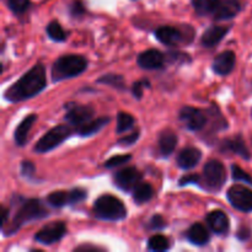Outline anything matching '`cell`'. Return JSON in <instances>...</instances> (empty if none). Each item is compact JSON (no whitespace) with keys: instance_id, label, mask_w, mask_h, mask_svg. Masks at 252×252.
<instances>
[{"instance_id":"6da1fadb","label":"cell","mask_w":252,"mask_h":252,"mask_svg":"<svg viewBox=\"0 0 252 252\" xmlns=\"http://www.w3.org/2000/svg\"><path fill=\"white\" fill-rule=\"evenodd\" d=\"M46 69L42 64H36L22 78L12 84L5 91L4 96L10 102H20V101L33 97L37 94L41 93L46 88Z\"/></svg>"},{"instance_id":"7a4b0ae2","label":"cell","mask_w":252,"mask_h":252,"mask_svg":"<svg viewBox=\"0 0 252 252\" xmlns=\"http://www.w3.org/2000/svg\"><path fill=\"white\" fill-rule=\"evenodd\" d=\"M88 68L85 57L78 54H66L54 62L52 66V80L62 81L69 78H75Z\"/></svg>"},{"instance_id":"3957f363","label":"cell","mask_w":252,"mask_h":252,"mask_svg":"<svg viewBox=\"0 0 252 252\" xmlns=\"http://www.w3.org/2000/svg\"><path fill=\"white\" fill-rule=\"evenodd\" d=\"M94 214L102 220L118 221L127 217V209L122 201L110 194H103L95 201Z\"/></svg>"},{"instance_id":"277c9868","label":"cell","mask_w":252,"mask_h":252,"mask_svg":"<svg viewBox=\"0 0 252 252\" xmlns=\"http://www.w3.org/2000/svg\"><path fill=\"white\" fill-rule=\"evenodd\" d=\"M48 216V212L44 208L41 201L38 199H27V201L22 202L20 206L19 211H17L16 216L14 217V220L9 226V233L14 234L22 224L29 223V221L39 220Z\"/></svg>"},{"instance_id":"5b68a950","label":"cell","mask_w":252,"mask_h":252,"mask_svg":"<svg viewBox=\"0 0 252 252\" xmlns=\"http://www.w3.org/2000/svg\"><path fill=\"white\" fill-rule=\"evenodd\" d=\"M73 134V129L66 125L56 126L51 130L46 133L41 139L34 145V152L38 154H44L47 152L56 149L57 147L65 142L70 135Z\"/></svg>"},{"instance_id":"8992f818","label":"cell","mask_w":252,"mask_h":252,"mask_svg":"<svg viewBox=\"0 0 252 252\" xmlns=\"http://www.w3.org/2000/svg\"><path fill=\"white\" fill-rule=\"evenodd\" d=\"M203 179L209 191H219L225 184L226 171L224 165L218 160H209L203 169Z\"/></svg>"},{"instance_id":"52a82bcc","label":"cell","mask_w":252,"mask_h":252,"mask_svg":"<svg viewBox=\"0 0 252 252\" xmlns=\"http://www.w3.org/2000/svg\"><path fill=\"white\" fill-rule=\"evenodd\" d=\"M228 199L231 206L244 213L252 212V191L248 187L235 185L228 191Z\"/></svg>"},{"instance_id":"ba28073f","label":"cell","mask_w":252,"mask_h":252,"mask_svg":"<svg viewBox=\"0 0 252 252\" xmlns=\"http://www.w3.org/2000/svg\"><path fill=\"white\" fill-rule=\"evenodd\" d=\"M65 233L66 226L63 221H53L37 231V234L34 235V240L43 245H51V244L62 240Z\"/></svg>"},{"instance_id":"9c48e42d","label":"cell","mask_w":252,"mask_h":252,"mask_svg":"<svg viewBox=\"0 0 252 252\" xmlns=\"http://www.w3.org/2000/svg\"><path fill=\"white\" fill-rule=\"evenodd\" d=\"M142 179V172L135 167H125V169L116 172L115 177H113L116 186L126 192L134 189L140 184Z\"/></svg>"},{"instance_id":"30bf717a","label":"cell","mask_w":252,"mask_h":252,"mask_svg":"<svg viewBox=\"0 0 252 252\" xmlns=\"http://www.w3.org/2000/svg\"><path fill=\"white\" fill-rule=\"evenodd\" d=\"M180 120L189 130H199L207 125V117L204 112L189 106H186L180 111Z\"/></svg>"},{"instance_id":"8fae6325","label":"cell","mask_w":252,"mask_h":252,"mask_svg":"<svg viewBox=\"0 0 252 252\" xmlns=\"http://www.w3.org/2000/svg\"><path fill=\"white\" fill-rule=\"evenodd\" d=\"M94 116V110L90 106L73 105L68 106V112L65 113V120L71 126H83L88 123Z\"/></svg>"},{"instance_id":"7c38bea8","label":"cell","mask_w":252,"mask_h":252,"mask_svg":"<svg viewBox=\"0 0 252 252\" xmlns=\"http://www.w3.org/2000/svg\"><path fill=\"white\" fill-rule=\"evenodd\" d=\"M164 54L158 49H148V51L140 53L138 57V65L143 69H148V70L161 68L164 65Z\"/></svg>"},{"instance_id":"4fadbf2b","label":"cell","mask_w":252,"mask_h":252,"mask_svg":"<svg viewBox=\"0 0 252 252\" xmlns=\"http://www.w3.org/2000/svg\"><path fill=\"white\" fill-rule=\"evenodd\" d=\"M235 66V54L233 51H225L216 57L213 62V70L218 75H228Z\"/></svg>"},{"instance_id":"5bb4252c","label":"cell","mask_w":252,"mask_h":252,"mask_svg":"<svg viewBox=\"0 0 252 252\" xmlns=\"http://www.w3.org/2000/svg\"><path fill=\"white\" fill-rule=\"evenodd\" d=\"M240 10V0H220L213 15L217 20H228L235 17Z\"/></svg>"},{"instance_id":"9a60e30c","label":"cell","mask_w":252,"mask_h":252,"mask_svg":"<svg viewBox=\"0 0 252 252\" xmlns=\"http://www.w3.org/2000/svg\"><path fill=\"white\" fill-rule=\"evenodd\" d=\"M207 223H208L209 228L218 235H223V234L228 233L229 226V218L223 211H213L207 216Z\"/></svg>"},{"instance_id":"2e32d148","label":"cell","mask_w":252,"mask_h":252,"mask_svg":"<svg viewBox=\"0 0 252 252\" xmlns=\"http://www.w3.org/2000/svg\"><path fill=\"white\" fill-rule=\"evenodd\" d=\"M202 153L197 148H185L180 152L177 157V165L184 170L193 169L199 161H201Z\"/></svg>"},{"instance_id":"e0dca14e","label":"cell","mask_w":252,"mask_h":252,"mask_svg":"<svg viewBox=\"0 0 252 252\" xmlns=\"http://www.w3.org/2000/svg\"><path fill=\"white\" fill-rule=\"evenodd\" d=\"M185 34L180 30L171 26H162L155 31V37L166 46H176L184 39Z\"/></svg>"},{"instance_id":"ac0fdd59","label":"cell","mask_w":252,"mask_h":252,"mask_svg":"<svg viewBox=\"0 0 252 252\" xmlns=\"http://www.w3.org/2000/svg\"><path fill=\"white\" fill-rule=\"evenodd\" d=\"M229 29L225 26H211L208 30H206L202 36V44L204 47H214L221 41V39L225 37V34L228 33Z\"/></svg>"},{"instance_id":"d6986e66","label":"cell","mask_w":252,"mask_h":252,"mask_svg":"<svg viewBox=\"0 0 252 252\" xmlns=\"http://www.w3.org/2000/svg\"><path fill=\"white\" fill-rule=\"evenodd\" d=\"M179 138L172 130H164L159 137V152L164 158L170 157L176 148Z\"/></svg>"},{"instance_id":"ffe728a7","label":"cell","mask_w":252,"mask_h":252,"mask_svg":"<svg viewBox=\"0 0 252 252\" xmlns=\"http://www.w3.org/2000/svg\"><path fill=\"white\" fill-rule=\"evenodd\" d=\"M37 121V116L34 113L32 115L26 116L24 120L20 122V125L17 126L16 130H15V142L17 145H25L27 142V135H29L30 129L32 128V126L34 125V122Z\"/></svg>"},{"instance_id":"44dd1931","label":"cell","mask_w":252,"mask_h":252,"mask_svg":"<svg viewBox=\"0 0 252 252\" xmlns=\"http://www.w3.org/2000/svg\"><path fill=\"white\" fill-rule=\"evenodd\" d=\"M187 239L193 245L203 246L209 241V233L203 224L196 223L187 231Z\"/></svg>"},{"instance_id":"7402d4cb","label":"cell","mask_w":252,"mask_h":252,"mask_svg":"<svg viewBox=\"0 0 252 252\" xmlns=\"http://www.w3.org/2000/svg\"><path fill=\"white\" fill-rule=\"evenodd\" d=\"M223 150H229V152L235 153V154L240 155L245 160L250 159V152L246 148L245 142H244L241 137H235L225 140L223 144Z\"/></svg>"},{"instance_id":"603a6c76","label":"cell","mask_w":252,"mask_h":252,"mask_svg":"<svg viewBox=\"0 0 252 252\" xmlns=\"http://www.w3.org/2000/svg\"><path fill=\"white\" fill-rule=\"evenodd\" d=\"M110 122V118L108 117H101L97 118V120L89 121L88 123L83 126H79L78 133L83 137H88V135H93L95 133L100 132L103 127H105L107 123Z\"/></svg>"},{"instance_id":"cb8c5ba5","label":"cell","mask_w":252,"mask_h":252,"mask_svg":"<svg viewBox=\"0 0 252 252\" xmlns=\"http://www.w3.org/2000/svg\"><path fill=\"white\" fill-rule=\"evenodd\" d=\"M154 196V189L148 182H140L134 189H133V199L137 204H143L150 201Z\"/></svg>"},{"instance_id":"d4e9b609","label":"cell","mask_w":252,"mask_h":252,"mask_svg":"<svg viewBox=\"0 0 252 252\" xmlns=\"http://www.w3.org/2000/svg\"><path fill=\"white\" fill-rule=\"evenodd\" d=\"M219 1L220 0H192V5L197 14L206 16V15H213L216 12Z\"/></svg>"},{"instance_id":"484cf974","label":"cell","mask_w":252,"mask_h":252,"mask_svg":"<svg viewBox=\"0 0 252 252\" xmlns=\"http://www.w3.org/2000/svg\"><path fill=\"white\" fill-rule=\"evenodd\" d=\"M47 202L49 206L54 207V208H61V207L70 204V194L69 192L65 191H56L52 192L48 197H47Z\"/></svg>"},{"instance_id":"4316f807","label":"cell","mask_w":252,"mask_h":252,"mask_svg":"<svg viewBox=\"0 0 252 252\" xmlns=\"http://www.w3.org/2000/svg\"><path fill=\"white\" fill-rule=\"evenodd\" d=\"M47 34H48L49 38L56 42H63L66 39L65 31L61 26V24L57 21L49 22L48 26H47Z\"/></svg>"},{"instance_id":"83f0119b","label":"cell","mask_w":252,"mask_h":252,"mask_svg":"<svg viewBox=\"0 0 252 252\" xmlns=\"http://www.w3.org/2000/svg\"><path fill=\"white\" fill-rule=\"evenodd\" d=\"M148 249L150 251H166L170 249V241L164 235H154L148 241Z\"/></svg>"},{"instance_id":"f1b7e54d","label":"cell","mask_w":252,"mask_h":252,"mask_svg":"<svg viewBox=\"0 0 252 252\" xmlns=\"http://www.w3.org/2000/svg\"><path fill=\"white\" fill-rule=\"evenodd\" d=\"M134 125V118L133 116H130L129 113L126 112H120L117 116V128H116V132L118 134H122V133L127 132Z\"/></svg>"},{"instance_id":"f546056e","label":"cell","mask_w":252,"mask_h":252,"mask_svg":"<svg viewBox=\"0 0 252 252\" xmlns=\"http://www.w3.org/2000/svg\"><path fill=\"white\" fill-rule=\"evenodd\" d=\"M97 83L106 84V85L113 86V88L120 89V90H125L126 89L125 79H123L122 75H117V74H106L102 78L98 79Z\"/></svg>"},{"instance_id":"4dcf8cb0","label":"cell","mask_w":252,"mask_h":252,"mask_svg":"<svg viewBox=\"0 0 252 252\" xmlns=\"http://www.w3.org/2000/svg\"><path fill=\"white\" fill-rule=\"evenodd\" d=\"M7 5L14 14H22L30 7V0H7Z\"/></svg>"},{"instance_id":"1f68e13d","label":"cell","mask_w":252,"mask_h":252,"mask_svg":"<svg viewBox=\"0 0 252 252\" xmlns=\"http://www.w3.org/2000/svg\"><path fill=\"white\" fill-rule=\"evenodd\" d=\"M231 174H233V179L235 180V181H241L245 182V184L252 185V177L248 174V172L244 171L241 167L233 165V166H231Z\"/></svg>"},{"instance_id":"d6a6232c","label":"cell","mask_w":252,"mask_h":252,"mask_svg":"<svg viewBox=\"0 0 252 252\" xmlns=\"http://www.w3.org/2000/svg\"><path fill=\"white\" fill-rule=\"evenodd\" d=\"M132 159L129 154H126V155H116V157H112L110 160L105 162V166L106 167H116L118 165H122L126 164L127 161Z\"/></svg>"},{"instance_id":"836d02e7","label":"cell","mask_w":252,"mask_h":252,"mask_svg":"<svg viewBox=\"0 0 252 252\" xmlns=\"http://www.w3.org/2000/svg\"><path fill=\"white\" fill-rule=\"evenodd\" d=\"M69 194H70V204H76L80 203V202L85 201L86 199V191L83 189H74L71 191H69Z\"/></svg>"},{"instance_id":"e575fe53","label":"cell","mask_w":252,"mask_h":252,"mask_svg":"<svg viewBox=\"0 0 252 252\" xmlns=\"http://www.w3.org/2000/svg\"><path fill=\"white\" fill-rule=\"evenodd\" d=\"M144 88H149V81L148 80H142V81H137L133 85V95L135 96V98H142L143 95V89Z\"/></svg>"},{"instance_id":"d590c367","label":"cell","mask_w":252,"mask_h":252,"mask_svg":"<svg viewBox=\"0 0 252 252\" xmlns=\"http://www.w3.org/2000/svg\"><path fill=\"white\" fill-rule=\"evenodd\" d=\"M150 229H154V230H159L166 226V221L164 220L161 216H154L149 221Z\"/></svg>"},{"instance_id":"8d00e7d4","label":"cell","mask_w":252,"mask_h":252,"mask_svg":"<svg viewBox=\"0 0 252 252\" xmlns=\"http://www.w3.org/2000/svg\"><path fill=\"white\" fill-rule=\"evenodd\" d=\"M85 12V9H84V5L80 0H75L70 4V14L73 15L74 17L81 16V15Z\"/></svg>"},{"instance_id":"74e56055","label":"cell","mask_w":252,"mask_h":252,"mask_svg":"<svg viewBox=\"0 0 252 252\" xmlns=\"http://www.w3.org/2000/svg\"><path fill=\"white\" fill-rule=\"evenodd\" d=\"M21 174L22 176L30 179L34 174V165L31 161H24L21 164Z\"/></svg>"},{"instance_id":"f35d334b","label":"cell","mask_w":252,"mask_h":252,"mask_svg":"<svg viewBox=\"0 0 252 252\" xmlns=\"http://www.w3.org/2000/svg\"><path fill=\"white\" fill-rule=\"evenodd\" d=\"M138 138H139V132H134V133H132V134L127 135V137L121 138V139L118 140V144H121V145H132V144H134L135 142H137Z\"/></svg>"},{"instance_id":"ab89813d","label":"cell","mask_w":252,"mask_h":252,"mask_svg":"<svg viewBox=\"0 0 252 252\" xmlns=\"http://www.w3.org/2000/svg\"><path fill=\"white\" fill-rule=\"evenodd\" d=\"M199 182V176L197 175H189V176H185L180 180V185L184 186V185H189V184H198Z\"/></svg>"}]
</instances>
